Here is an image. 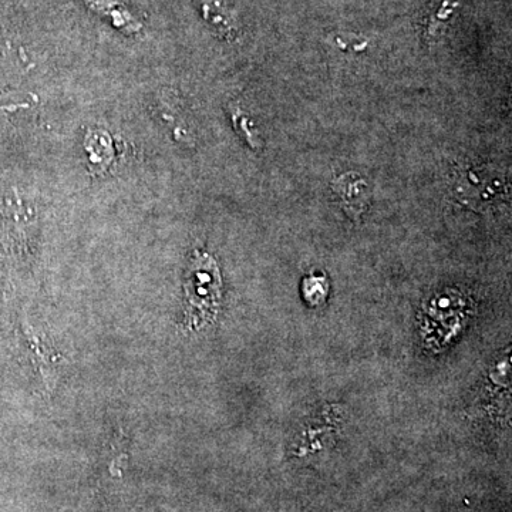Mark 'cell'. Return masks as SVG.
Here are the masks:
<instances>
[{"instance_id": "1", "label": "cell", "mask_w": 512, "mask_h": 512, "mask_svg": "<svg viewBox=\"0 0 512 512\" xmlns=\"http://www.w3.org/2000/svg\"><path fill=\"white\" fill-rule=\"evenodd\" d=\"M185 323L188 329L211 325L220 313L222 279L217 261L207 252L195 251L184 279Z\"/></svg>"}, {"instance_id": "2", "label": "cell", "mask_w": 512, "mask_h": 512, "mask_svg": "<svg viewBox=\"0 0 512 512\" xmlns=\"http://www.w3.org/2000/svg\"><path fill=\"white\" fill-rule=\"evenodd\" d=\"M456 194L471 210L484 212L510 201V183L497 168L474 165L461 171Z\"/></svg>"}, {"instance_id": "3", "label": "cell", "mask_w": 512, "mask_h": 512, "mask_svg": "<svg viewBox=\"0 0 512 512\" xmlns=\"http://www.w3.org/2000/svg\"><path fill=\"white\" fill-rule=\"evenodd\" d=\"M332 190L338 198L340 207L348 214L350 220L359 221L363 212L369 207L372 200V191L366 178L350 171L339 175L332 184Z\"/></svg>"}, {"instance_id": "4", "label": "cell", "mask_w": 512, "mask_h": 512, "mask_svg": "<svg viewBox=\"0 0 512 512\" xmlns=\"http://www.w3.org/2000/svg\"><path fill=\"white\" fill-rule=\"evenodd\" d=\"M460 3V0H440L439 6L431 13L429 36L439 39L443 35L444 30L447 28V23L450 22L451 16L456 12Z\"/></svg>"}, {"instance_id": "5", "label": "cell", "mask_w": 512, "mask_h": 512, "mask_svg": "<svg viewBox=\"0 0 512 512\" xmlns=\"http://www.w3.org/2000/svg\"><path fill=\"white\" fill-rule=\"evenodd\" d=\"M329 284L326 276H306L303 281V296L312 306L322 305L328 298Z\"/></svg>"}, {"instance_id": "6", "label": "cell", "mask_w": 512, "mask_h": 512, "mask_svg": "<svg viewBox=\"0 0 512 512\" xmlns=\"http://www.w3.org/2000/svg\"><path fill=\"white\" fill-rule=\"evenodd\" d=\"M232 119H234L235 124H237L239 133H241L242 136L245 137V140L248 141L249 146L252 148H258L261 146V144H259L258 136H255V131L249 130V124H252L251 121H249L247 117L242 116L241 111H237V113L232 116Z\"/></svg>"}]
</instances>
